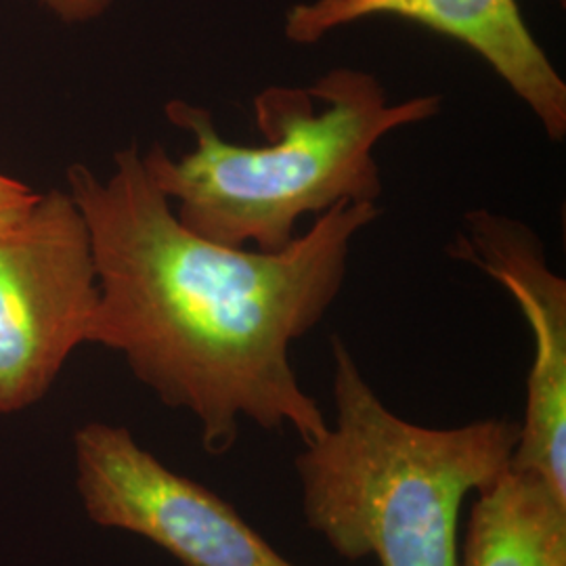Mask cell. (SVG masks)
Instances as JSON below:
<instances>
[{
    "instance_id": "cell-1",
    "label": "cell",
    "mask_w": 566,
    "mask_h": 566,
    "mask_svg": "<svg viewBox=\"0 0 566 566\" xmlns=\"http://www.w3.org/2000/svg\"><path fill=\"white\" fill-rule=\"evenodd\" d=\"M88 227L99 301L88 344L118 353L166 407L196 418L206 453L224 455L243 422L311 443L324 411L292 365V344L340 296L355 238L378 203H340L282 250L231 248L189 231L149 179L137 143L102 179L67 170Z\"/></svg>"
},
{
    "instance_id": "cell-2",
    "label": "cell",
    "mask_w": 566,
    "mask_h": 566,
    "mask_svg": "<svg viewBox=\"0 0 566 566\" xmlns=\"http://www.w3.org/2000/svg\"><path fill=\"white\" fill-rule=\"evenodd\" d=\"M439 95L390 102L371 72L334 67L308 86H266L254 97L263 143L229 142L212 112L196 103L164 107L191 135V151L168 156L163 145L143 154L149 179L175 203L189 231L210 242L263 252L282 250L304 217L340 203H378L380 142L395 130L441 114Z\"/></svg>"
},
{
    "instance_id": "cell-3",
    "label": "cell",
    "mask_w": 566,
    "mask_h": 566,
    "mask_svg": "<svg viewBox=\"0 0 566 566\" xmlns=\"http://www.w3.org/2000/svg\"><path fill=\"white\" fill-rule=\"evenodd\" d=\"M332 361L334 422L294 460L304 523L348 560L460 565L462 506L510 468L521 426L413 424L380 399L340 336Z\"/></svg>"
},
{
    "instance_id": "cell-4",
    "label": "cell",
    "mask_w": 566,
    "mask_h": 566,
    "mask_svg": "<svg viewBox=\"0 0 566 566\" xmlns=\"http://www.w3.org/2000/svg\"><path fill=\"white\" fill-rule=\"evenodd\" d=\"M99 290L88 227L70 191L39 196L0 229V416L44 399L88 344Z\"/></svg>"
},
{
    "instance_id": "cell-5",
    "label": "cell",
    "mask_w": 566,
    "mask_h": 566,
    "mask_svg": "<svg viewBox=\"0 0 566 566\" xmlns=\"http://www.w3.org/2000/svg\"><path fill=\"white\" fill-rule=\"evenodd\" d=\"M74 485L91 523L130 533L182 566H298L221 495L164 464L126 426L74 432Z\"/></svg>"
},
{
    "instance_id": "cell-6",
    "label": "cell",
    "mask_w": 566,
    "mask_h": 566,
    "mask_svg": "<svg viewBox=\"0 0 566 566\" xmlns=\"http://www.w3.org/2000/svg\"><path fill=\"white\" fill-rule=\"evenodd\" d=\"M449 252L500 283L525 317L533 359L510 465L537 474L566 497V280L549 266L533 227L486 208L465 212Z\"/></svg>"
},
{
    "instance_id": "cell-7",
    "label": "cell",
    "mask_w": 566,
    "mask_h": 566,
    "mask_svg": "<svg viewBox=\"0 0 566 566\" xmlns=\"http://www.w3.org/2000/svg\"><path fill=\"white\" fill-rule=\"evenodd\" d=\"M378 18L464 44L526 105L549 142L565 139L566 82L531 32L518 0H311L287 9L283 34L294 44H317L340 28Z\"/></svg>"
},
{
    "instance_id": "cell-8",
    "label": "cell",
    "mask_w": 566,
    "mask_h": 566,
    "mask_svg": "<svg viewBox=\"0 0 566 566\" xmlns=\"http://www.w3.org/2000/svg\"><path fill=\"white\" fill-rule=\"evenodd\" d=\"M458 566H566V497L510 465L474 493Z\"/></svg>"
},
{
    "instance_id": "cell-9",
    "label": "cell",
    "mask_w": 566,
    "mask_h": 566,
    "mask_svg": "<svg viewBox=\"0 0 566 566\" xmlns=\"http://www.w3.org/2000/svg\"><path fill=\"white\" fill-rule=\"evenodd\" d=\"M41 193L0 172V229L20 223Z\"/></svg>"
},
{
    "instance_id": "cell-10",
    "label": "cell",
    "mask_w": 566,
    "mask_h": 566,
    "mask_svg": "<svg viewBox=\"0 0 566 566\" xmlns=\"http://www.w3.org/2000/svg\"><path fill=\"white\" fill-rule=\"evenodd\" d=\"M44 7L63 23L76 25L99 20L116 0H42Z\"/></svg>"
},
{
    "instance_id": "cell-11",
    "label": "cell",
    "mask_w": 566,
    "mask_h": 566,
    "mask_svg": "<svg viewBox=\"0 0 566 566\" xmlns=\"http://www.w3.org/2000/svg\"><path fill=\"white\" fill-rule=\"evenodd\" d=\"M558 2H560V4H565L566 0H558Z\"/></svg>"
}]
</instances>
